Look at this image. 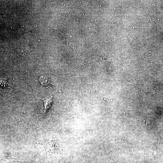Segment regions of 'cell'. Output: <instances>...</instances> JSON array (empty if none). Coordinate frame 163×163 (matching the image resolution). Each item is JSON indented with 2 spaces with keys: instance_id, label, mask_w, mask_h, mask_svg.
I'll return each instance as SVG.
<instances>
[{
  "instance_id": "1",
  "label": "cell",
  "mask_w": 163,
  "mask_h": 163,
  "mask_svg": "<svg viewBox=\"0 0 163 163\" xmlns=\"http://www.w3.org/2000/svg\"><path fill=\"white\" fill-rule=\"evenodd\" d=\"M39 100L42 101L43 103L44 110L43 113L45 114L52 104L53 102V97L51 96L46 99Z\"/></svg>"
},
{
  "instance_id": "2",
  "label": "cell",
  "mask_w": 163,
  "mask_h": 163,
  "mask_svg": "<svg viewBox=\"0 0 163 163\" xmlns=\"http://www.w3.org/2000/svg\"><path fill=\"white\" fill-rule=\"evenodd\" d=\"M39 82L40 84L43 86H46L50 83V80L47 77L41 75L39 77Z\"/></svg>"
},
{
  "instance_id": "3",
  "label": "cell",
  "mask_w": 163,
  "mask_h": 163,
  "mask_svg": "<svg viewBox=\"0 0 163 163\" xmlns=\"http://www.w3.org/2000/svg\"><path fill=\"white\" fill-rule=\"evenodd\" d=\"M7 80L6 79H0V88H6L10 87L8 84Z\"/></svg>"
}]
</instances>
